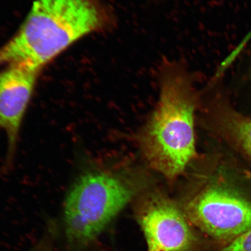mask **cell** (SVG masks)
<instances>
[{"instance_id":"cell-1","label":"cell","mask_w":251,"mask_h":251,"mask_svg":"<svg viewBox=\"0 0 251 251\" xmlns=\"http://www.w3.org/2000/svg\"><path fill=\"white\" fill-rule=\"evenodd\" d=\"M105 0H35L17 32L0 47V67L43 69L77 41L111 30L118 19Z\"/></svg>"},{"instance_id":"cell-2","label":"cell","mask_w":251,"mask_h":251,"mask_svg":"<svg viewBox=\"0 0 251 251\" xmlns=\"http://www.w3.org/2000/svg\"><path fill=\"white\" fill-rule=\"evenodd\" d=\"M158 79L159 101L144 130L141 146L150 165L174 178L183 172L196 153V78L183 63L164 60Z\"/></svg>"},{"instance_id":"cell-3","label":"cell","mask_w":251,"mask_h":251,"mask_svg":"<svg viewBox=\"0 0 251 251\" xmlns=\"http://www.w3.org/2000/svg\"><path fill=\"white\" fill-rule=\"evenodd\" d=\"M213 168L201 177L184 213L204 233L232 241L251 228V176L230 161Z\"/></svg>"},{"instance_id":"cell-4","label":"cell","mask_w":251,"mask_h":251,"mask_svg":"<svg viewBox=\"0 0 251 251\" xmlns=\"http://www.w3.org/2000/svg\"><path fill=\"white\" fill-rule=\"evenodd\" d=\"M136 193L131 181L117 175L91 172L81 176L64 203L69 242L79 246L95 239Z\"/></svg>"},{"instance_id":"cell-5","label":"cell","mask_w":251,"mask_h":251,"mask_svg":"<svg viewBox=\"0 0 251 251\" xmlns=\"http://www.w3.org/2000/svg\"><path fill=\"white\" fill-rule=\"evenodd\" d=\"M138 219L148 251H194L197 238L185 213L172 200L152 194L141 202Z\"/></svg>"},{"instance_id":"cell-6","label":"cell","mask_w":251,"mask_h":251,"mask_svg":"<svg viewBox=\"0 0 251 251\" xmlns=\"http://www.w3.org/2000/svg\"><path fill=\"white\" fill-rule=\"evenodd\" d=\"M42 69L25 63L0 71V130L8 140V161L13 158L22 124Z\"/></svg>"},{"instance_id":"cell-7","label":"cell","mask_w":251,"mask_h":251,"mask_svg":"<svg viewBox=\"0 0 251 251\" xmlns=\"http://www.w3.org/2000/svg\"><path fill=\"white\" fill-rule=\"evenodd\" d=\"M208 113L213 132L251 166V117L237 111L222 96L212 100Z\"/></svg>"},{"instance_id":"cell-8","label":"cell","mask_w":251,"mask_h":251,"mask_svg":"<svg viewBox=\"0 0 251 251\" xmlns=\"http://www.w3.org/2000/svg\"><path fill=\"white\" fill-rule=\"evenodd\" d=\"M222 251H251V228L232 241Z\"/></svg>"},{"instance_id":"cell-9","label":"cell","mask_w":251,"mask_h":251,"mask_svg":"<svg viewBox=\"0 0 251 251\" xmlns=\"http://www.w3.org/2000/svg\"><path fill=\"white\" fill-rule=\"evenodd\" d=\"M153 1H161V0H153Z\"/></svg>"},{"instance_id":"cell-10","label":"cell","mask_w":251,"mask_h":251,"mask_svg":"<svg viewBox=\"0 0 251 251\" xmlns=\"http://www.w3.org/2000/svg\"><path fill=\"white\" fill-rule=\"evenodd\" d=\"M250 76H251V70H250Z\"/></svg>"}]
</instances>
